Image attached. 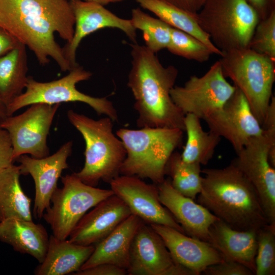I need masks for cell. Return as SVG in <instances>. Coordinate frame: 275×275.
I'll use <instances>...</instances> for the list:
<instances>
[{
    "label": "cell",
    "mask_w": 275,
    "mask_h": 275,
    "mask_svg": "<svg viewBox=\"0 0 275 275\" xmlns=\"http://www.w3.org/2000/svg\"><path fill=\"white\" fill-rule=\"evenodd\" d=\"M201 164L184 161L178 152H174L165 168L173 188L181 194L194 200L202 187Z\"/></svg>",
    "instance_id": "f1b7e54d"
},
{
    "label": "cell",
    "mask_w": 275,
    "mask_h": 275,
    "mask_svg": "<svg viewBox=\"0 0 275 275\" xmlns=\"http://www.w3.org/2000/svg\"><path fill=\"white\" fill-rule=\"evenodd\" d=\"M28 71L26 46L22 43L0 57V98L7 107L23 92Z\"/></svg>",
    "instance_id": "484cf974"
},
{
    "label": "cell",
    "mask_w": 275,
    "mask_h": 275,
    "mask_svg": "<svg viewBox=\"0 0 275 275\" xmlns=\"http://www.w3.org/2000/svg\"><path fill=\"white\" fill-rule=\"evenodd\" d=\"M161 236L174 262L199 275L208 266L224 260L208 242L184 234L171 227L150 225Z\"/></svg>",
    "instance_id": "d6986e66"
},
{
    "label": "cell",
    "mask_w": 275,
    "mask_h": 275,
    "mask_svg": "<svg viewBox=\"0 0 275 275\" xmlns=\"http://www.w3.org/2000/svg\"><path fill=\"white\" fill-rule=\"evenodd\" d=\"M92 73L79 65L66 76L49 82H40L28 77L25 90L7 106L8 116L25 106L37 103L49 104L62 102H80L92 107L97 114L104 115L113 121L118 120L117 112L113 103L106 97H95L79 91L76 85L89 80Z\"/></svg>",
    "instance_id": "ba28073f"
},
{
    "label": "cell",
    "mask_w": 275,
    "mask_h": 275,
    "mask_svg": "<svg viewBox=\"0 0 275 275\" xmlns=\"http://www.w3.org/2000/svg\"><path fill=\"white\" fill-rule=\"evenodd\" d=\"M193 13H198L207 0H160Z\"/></svg>",
    "instance_id": "74e56055"
},
{
    "label": "cell",
    "mask_w": 275,
    "mask_h": 275,
    "mask_svg": "<svg viewBox=\"0 0 275 275\" xmlns=\"http://www.w3.org/2000/svg\"><path fill=\"white\" fill-rule=\"evenodd\" d=\"M60 105L34 103L21 114L8 116L0 124L10 136L14 161L24 154L38 158L49 155L47 136Z\"/></svg>",
    "instance_id": "7c38bea8"
},
{
    "label": "cell",
    "mask_w": 275,
    "mask_h": 275,
    "mask_svg": "<svg viewBox=\"0 0 275 275\" xmlns=\"http://www.w3.org/2000/svg\"><path fill=\"white\" fill-rule=\"evenodd\" d=\"M19 166L14 164L0 171V222L19 218L32 221L31 199L20 185Z\"/></svg>",
    "instance_id": "d4e9b609"
},
{
    "label": "cell",
    "mask_w": 275,
    "mask_h": 275,
    "mask_svg": "<svg viewBox=\"0 0 275 275\" xmlns=\"http://www.w3.org/2000/svg\"><path fill=\"white\" fill-rule=\"evenodd\" d=\"M75 18L74 32L69 43L63 47L64 55L72 68L78 66L76 52L81 40L87 36L103 28L122 31L133 43L136 42V29L131 20L117 16L101 5L82 0L69 1Z\"/></svg>",
    "instance_id": "2e32d148"
},
{
    "label": "cell",
    "mask_w": 275,
    "mask_h": 275,
    "mask_svg": "<svg viewBox=\"0 0 275 275\" xmlns=\"http://www.w3.org/2000/svg\"><path fill=\"white\" fill-rule=\"evenodd\" d=\"M197 202L237 230H258L269 224L255 188L232 161L223 169L202 170Z\"/></svg>",
    "instance_id": "3957f363"
},
{
    "label": "cell",
    "mask_w": 275,
    "mask_h": 275,
    "mask_svg": "<svg viewBox=\"0 0 275 275\" xmlns=\"http://www.w3.org/2000/svg\"><path fill=\"white\" fill-rule=\"evenodd\" d=\"M132 23L136 30H141L145 46L156 53L167 48L171 39V26L159 18H154L140 8L131 10Z\"/></svg>",
    "instance_id": "f546056e"
},
{
    "label": "cell",
    "mask_w": 275,
    "mask_h": 275,
    "mask_svg": "<svg viewBox=\"0 0 275 275\" xmlns=\"http://www.w3.org/2000/svg\"><path fill=\"white\" fill-rule=\"evenodd\" d=\"M8 116L7 107L0 98V124Z\"/></svg>",
    "instance_id": "ab89813d"
},
{
    "label": "cell",
    "mask_w": 275,
    "mask_h": 275,
    "mask_svg": "<svg viewBox=\"0 0 275 275\" xmlns=\"http://www.w3.org/2000/svg\"><path fill=\"white\" fill-rule=\"evenodd\" d=\"M86 2L95 3L102 6H105L111 3L121 2L125 0H82Z\"/></svg>",
    "instance_id": "60d3db41"
},
{
    "label": "cell",
    "mask_w": 275,
    "mask_h": 275,
    "mask_svg": "<svg viewBox=\"0 0 275 275\" xmlns=\"http://www.w3.org/2000/svg\"><path fill=\"white\" fill-rule=\"evenodd\" d=\"M237 155L233 162L257 191L269 224L275 225V142L263 130Z\"/></svg>",
    "instance_id": "8fae6325"
},
{
    "label": "cell",
    "mask_w": 275,
    "mask_h": 275,
    "mask_svg": "<svg viewBox=\"0 0 275 275\" xmlns=\"http://www.w3.org/2000/svg\"><path fill=\"white\" fill-rule=\"evenodd\" d=\"M176 264L161 236L143 222L131 242L129 275H175Z\"/></svg>",
    "instance_id": "e0dca14e"
},
{
    "label": "cell",
    "mask_w": 275,
    "mask_h": 275,
    "mask_svg": "<svg viewBox=\"0 0 275 275\" xmlns=\"http://www.w3.org/2000/svg\"><path fill=\"white\" fill-rule=\"evenodd\" d=\"M94 245H83L69 239L49 236L43 261L36 268L37 275H65L79 270L94 251Z\"/></svg>",
    "instance_id": "cb8c5ba5"
},
{
    "label": "cell",
    "mask_w": 275,
    "mask_h": 275,
    "mask_svg": "<svg viewBox=\"0 0 275 275\" xmlns=\"http://www.w3.org/2000/svg\"><path fill=\"white\" fill-rule=\"evenodd\" d=\"M20 43L14 37L0 28V57L15 48Z\"/></svg>",
    "instance_id": "f35d334b"
},
{
    "label": "cell",
    "mask_w": 275,
    "mask_h": 275,
    "mask_svg": "<svg viewBox=\"0 0 275 275\" xmlns=\"http://www.w3.org/2000/svg\"><path fill=\"white\" fill-rule=\"evenodd\" d=\"M235 89L226 79L218 60L202 76H191L183 86H175L170 96L184 115L204 120L222 108Z\"/></svg>",
    "instance_id": "30bf717a"
},
{
    "label": "cell",
    "mask_w": 275,
    "mask_h": 275,
    "mask_svg": "<svg viewBox=\"0 0 275 275\" xmlns=\"http://www.w3.org/2000/svg\"><path fill=\"white\" fill-rule=\"evenodd\" d=\"M257 231L237 230L218 219L209 228L208 242L224 260L238 262L255 274Z\"/></svg>",
    "instance_id": "44dd1931"
},
{
    "label": "cell",
    "mask_w": 275,
    "mask_h": 275,
    "mask_svg": "<svg viewBox=\"0 0 275 275\" xmlns=\"http://www.w3.org/2000/svg\"><path fill=\"white\" fill-rule=\"evenodd\" d=\"M130 45L132 60L127 86L138 113V127H167L184 131L185 115L170 96L178 69L173 65L163 66L156 53L145 45Z\"/></svg>",
    "instance_id": "7a4b0ae2"
},
{
    "label": "cell",
    "mask_w": 275,
    "mask_h": 275,
    "mask_svg": "<svg viewBox=\"0 0 275 275\" xmlns=\"http://www.w3.org/2000/svg\"><path fill=\"white\" fill-rule=\"evenodd\" d=\"M196 18L222 52L248 47L259 21L246 0H207Z\"/></svg>",
    "instance_id": "52a82bcc"
},
{
    "label": "cell",
    "mask_w": 275,
    "mask_h": 275,
    "mask_svg": "<svg viewBox=\"0 0 275 275\" xmlns=\"http://www.w3.org/2000/svg\"><path fill=\"white\" fill-rule=\"evenodd\" d=\"M159 200L180 224L186 235L208 242L209 228L219 219L195 200L179 193L170 179L157 185Z\"/></svg>",
    "instance_id": "ffe728a7"
},
{
    "label": "cell",
    "mask_w": 275,
    "mask_h": 275,
    "mask_svg": "<svg viewBox=\"0 0 275 275\" xmlns=\"http://www.w3.org/2000/svg\"><path fill=\"white\" fill-rule=\"evenodd\" d=\"M223 73L243 94L262 125L272 96L275 60L246 47L222 52Z\"/></svg>",
    "instance_id": "8992f818"
},
{
    "label": "cell",
    "mask_w": 275,
    "mask_h": 275,
    "mask_svg": "<svg viewBox=\"0 0 275 275\" xmlns=\"http://www.w3.org/2000/svg\"><path fill=\"white\" fill-rule=\"evenodd\" d=\"M171 53L202 63L208 61L211 50L192 35L171 26V39L167 48Z\"/></svg>",
    "instance_id": "4dcf8cb0"
},
{
    "label": "cell",
    "mask_w": 275,
    "mask_h": 275,
    "mask_svg": "<svg viewBox=\"0 0 275 275\" xmlns=\"http://www.w3.org/2000/svg\"><path fill=\"white\" fill-rule=\"evenodd\" d=\"M256 275L275 274V225L268 224L257 231Z\"/></svg>",
    "instance_id": "1f68e13d"
},
{
    "label": "cell",
    "mask_w": 275,
    "mask_h": 275,
    "mask_svg": "<svg viewBox=\"0 0 275 275\" xmlns=\"http://www.w3.org/2000/svg\"><path fill=\"white\" fill-rule=\"evenodd\" d=\"M73 142L63 145L51 155L38 158L27 154L19 156L16 161L20 164L21 175H30L35 186L33 208L34 215L41 218L50 206L52 195L58 188L57 183L64 170L68 168L67 159L72 151Z\"/></svg>",
    "instance_id": "9a60e30c"
},
{
    "label": "cell",
    "mask_w": 275,
    "mask_h": 275,
    "mask_svg": "<svg viewBox=\"0 0 275 275\" xmlns=\"http://www.w3.org/2000/svg\"><path fill=\"white\" fill-rule=\"evenodd\" d=\"M170 26L193 36L205 44L212 52L220 56L222 52L211 41L209 36L198 24L196 14L187 11L160 0H134Z\"/></svg>",
    "instance_id": "4316f807"
},
{
    "label": "cell",
    "mask_w": 275,
    "mask_h": 275,
    "mask_svg": "<svg viewBox=\"0 0 275 275\" xmlns=\"http://www.w3.org/2000/svg\"><path fill=\"white\" fill-rule=\"evenodd\" d=\"M183 133L180 129L167 127L119 129L116 134L126 152L120 174L148 178L156 185L162 183L167 163L181 145Z\"/></svg>",
    "instance_id": "5b68a950"
},
{
    "label": "cell",
    "mask_w": 275,
    "mask_h": 275,
    "mask_svg": "<svg viewBox=\"0 0 275 275\" xmlns=\"http://www.w3.org/2000/svg\"><path fill=\"white\" fill-rule=\"evenodd\" d=\"M202 274L205 275L254 274L244 265L235 261L226 260L207 267Z\"/></svg>",
    "instance_id": "836d02e7"
},
{
    "label": "cell",
    "mask_w": 275,
    "mask_h": 275,
    "mask_svg": "<svg viewBox=\"0 0 275 275\" xmlns=\"http://www.w3.org/2000/svg\"><path fill=\"white\" fill-rule=\"evenodd\" d=\"M257 13L259 20L267 18L275 11V0H246Z\"/></svg>",
    "instance_id": "8d00e7d4"
},
{
    "label": "cell",
    "mask_w": 275,
    "mask_h": 275,
    "mask_svg": "<svg viewBox=\"0 0 275 275\" xmlns=\"http://www.w3.org/2000/svg\"><path fill=\"white\" fill-rule=\"evenodd\" d=\"M74 25L68 0H0V28L32 51L42 66L50 58L62 71L73 69L54 35L69 43Z\"/></svg>",
    "instance_id": "6da1fadb"
},
{
    "label": "cell",
    "mask_w": 275,
    "mask_h": 275,
    "mask_svg": "<svg viewBox=\"0 0 275 275\" xmlns=\"http://www.w3.org/2000/svg\"><path fill=\"white\" fill-rule=\"evenodd\" d=\"M49 238L45 227L32 220L10 218L0 222V240L17 252L32 256L39 263L45 258Z\"/></svg>",
    "instance_id": "603a6c76"
},
{
    "label": "cell",
    "mask_w": 275,
    "mask_h": 275,
    "mask_svg": "<svg viewBox=\"0 0 275 275\" xmlns=\"http://www.w3.org/2000/svg\"><path fill=\"white\" fill-rule=\"evenodd\" d=\"M204 120L210 131L227 140L236 154L252 138L263 132L246 98L237 88L222 108Z\"/></svg>",
    "instance_id": "5bb4252c"
},
{
    "label": "cell",
    "mask_w": 275,
    "mask_h": 275,
    "mask_svg": "<svg viewBox=\"0 0 275 275\" xmlns=\"http://www.w3.org/2000/svg\"><path fill=\"white\" fill-rule=\"evenodd\" d=\"M13 148L9 132L0 126V171L13 164Z\"/></svg>",
    "instance_id": "e575fe53"
},
{
    "label": "cell",
    "mask_w": 275,
    "mask_h": 275,
    "mask_svg": "<svg viewBox=\"0 0 275 275\" xmlns=\"http://www.w3.org/2000/svg\"><path fill=\"white\" fill-rule=\"evenodd\" d=\"M70 123L85 142V163L74 174L84 183L96 187L100 180L109 182L120 175L126 152L122 141L113 131L109 117L94 120L72 109L67 112Z\"/></svg>",
    "instance_id": "277c9868"
},
{
    "label": "cell",
    "mask_w": 275,
    "mask_h": 275,
    "mask_svg": "<svg viewBox=\"0 0 275 275\" xmlns=\"http://www.w3.org/2000/svg\"><path fill=\"white\" fill-rule=\"evenodd\" d=\"M143 222L134 214L129 216L94 245L93 252L79 270L102 263L113 264L127 270L131 244L138 229Z\"/></svg>",
    "instance_id": "7402d4cb"
},
{
    "label": "cell",
    "mask_w": 275,
    "mask_h": 275,
    "mask_svg": "<svg viewBox=\"0 0 275 275\" xmlns=\"http://www.w3.org/2000/svg\"><path fill=\"white\" fill-rule=\"evenodd\" d=\"M109 184L114 194L127 205L131 213L148 225L171 227L184 234V230L159 200L157 185L148 184L134 176L119 175Z\"/></svg>",
    "instance_id": "4fadbf2b"
},
{
    "label": "cell",
    "mask_w": 275,
    "mask_h": 275,
    "mask_svg": "<svg viewBox=\"0 0 275 275\" xmlns=\"http://www.w3.org/2000/svg\"><path fill=\"white\" fill-rule=\"evenodd\" d=\"M62 188H57L50 199L52 205L43 218L50 226L52 235L66 239L86 212L98 203L114 194L112 190L84 183L74 173L61 178Z\"/></svg>",
    "instance_id": "9c48e42d"
},
{
    "label": "cell",
    "mask_w": 275,
    "mask_h": 275,
    "mask_svg": "<svg viewBox=\"0 0 275 275\" xmlns=\"http://www.w3.org/2000/svg\"><path fill=\"white\" fill-rule=\"evenodd\" d=\"M131 214L127 205L114 194L82 216L71 232L69 240L83 245H95Z\"/></svg>",
    "instance_id": "ac0fdd59"
},
{
    "label": "cell",
    "mask_w": 275,
    "mask_h": 275,
    "mask_svg": "<svg viewBox=\"0 0 275 275\" xmlns=\"http://www.w3.org/2000/svg\"><path fill=\"white\" fill-rule=\"evenodd\" d=\"M248 47L275 60V11L259 21Z\"/></svg>",
    "instance_id": "d6a6232c"
},
{
    "label": "cell",
    "mask_w": 275,
    "mask_h": 275,
    "mask_svg": "<svg viewBox=\"0 0 275 275\" xmlns=\"http://www.w3.org/2000/svg\"><path fill=\"white\" fill-rule=\"evenodd\" d=\"M75 275H125L127 270L108 263H102L93 267L80 269L73 273Z\"/></svg>",
    "instance_id": "d590c367"
},
{
    "label": "cell",
    "mask_w": 275,
    "mask_h": 275,
    "mask_svg": "<svg viewBox=\"0 0 275 275\" xmlns=\"http://www.w3.org/2000/svg\"><path fill=\"white\" fill-rule=\"evenodd\" d=\"M200 120L193 114L185 115L187 141L180 155L186 162L206 165L212 158L221 138L212 131H204Z\"/></svg>",
    "instance_id": "83f0119b"
}]
</instances>
